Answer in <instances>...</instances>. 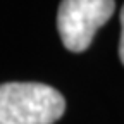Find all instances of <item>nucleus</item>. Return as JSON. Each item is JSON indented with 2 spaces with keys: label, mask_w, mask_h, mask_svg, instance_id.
<instances>
[{
  "label": "nucleus",
  "mask_w": 124,
  "mask_h": 124,
  "mask_svg": "<svg viewBox=\"0 0 124 124\" xmlns=\"http://www.w3.org/2000/svg\"><path fill=\"white\" fill-rule=\"evenodd\" d=\"M121 40H119V57H121V62L124 64V7L121 10Z\"/></svg>",
  "instance_id": "obj_3"
},
{
  "label": "nucleus",
  "mask_w": 124,
  "mask_h": 124,
  "mask_svg": "<svg viewBox=\"0 0 124 124\" xmlns=\"http://www.w3.org/2000/svg\"><path fill=\"white\" fill-rule=\"evenodd\" d=\"M64 110V97L48 85H0V124H54Z\"/></svg>",
  "instance_id": "obj_1"
},
{
  "label": "nucleus",
  "mask_w": 124,
  "mask_h": 124,
  "mask_svg": "<svg viewBox=\"0 0 124 124\" xmlns=\"http://www.w3.org/2000/svg\"><path fill=\"white\" fill-rule=\"evenodd\" d=\"M114 9L112 0H64L57 12V29L64 46L71 52H85Z\"/></svg>",
  "instance_id": "obj_2"
}]
</instances>
